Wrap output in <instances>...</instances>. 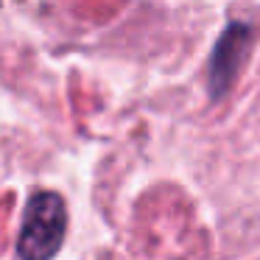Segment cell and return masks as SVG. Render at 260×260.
<instances>
[{"instance_id": "cell-1", "label": "cell", "mask_w": 260, "mask_h": 260, "mask_svg": "<svg viewBox=\"0 0 260 260\" xmlns=\"http://www.w3.org/2000/svg\"><path fill=\"white\" fill-rule=\"evenodd\" d=\"M68 232V207L53 190L31 196L17 238V252L23 260H51L59 252Z\"/></svg>"}, {"instance_id": "cell-2", "label": "cell", "mask_w": 260, "mask_h": 260, "mask_svg": "<svg viewBox=\"0 0 260 260\" xmlns=\"http://www.w3.org/2000/svg\"><path fill=\"white\" fill-rule=\"evenodd\" d=\"M252 37H254L252 25L235 20V23L226 25L221 40L215 42V51L210 56V70H207V81H210V90H213V98H221L232 87V81L238 79L243 62L249 56V48H252Z\"/></svg>"}]
</instances>
